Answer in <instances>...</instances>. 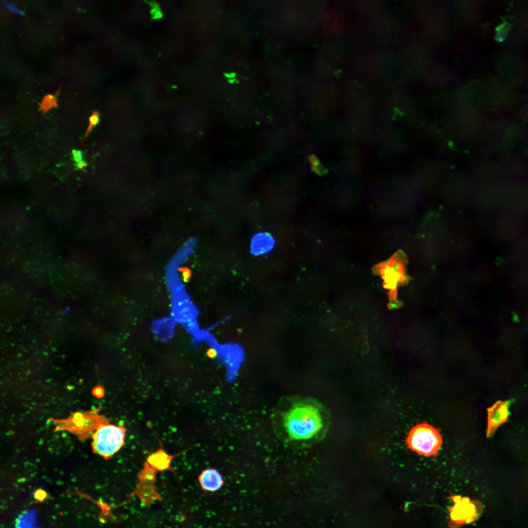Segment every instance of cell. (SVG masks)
I'll return each mask as SVG.
<instances>
[{
  "instance_id": "2",
  "label": "cell",
  "mask_w": 528,
  "mask_h": 528,
  "mask_svg": "<svg viewBox=\"0 0 528 528\" xmlns=\"http://www.w3.org/2000/svg\"><path fill=\"white\" fill-rule=\"evenodd\" d=\"M406 442L409 448L418 454L430 457L436 456L442 440L437 429L424 422L411 428Z\"/></svg>"
},
{
  "instance_id": "16",
  "label": "cell",
  "mask_w": 528,
  "mask_h": 528,
  "mask_svg": "<svg viewBox=\"0 0 528 528\" xmlns=\"http://www.w3.org/2000/svg\"><path fill=\"white\" fill-rule=\"evenodd\" d=\"M207 355L209 357L214 358L217 355V352L214 349H211L207 352Z\"/></svg>"
},
{
  "instance_id": "1",
  "label": "cell",
  "mask_w": 528,
  "mask_h": 528,
  "mask_svg": "<svg viewBox=\"0 0 528 528\" xmlns=\"http://www.w3.org/2000/svg\"><path fill=\"white\" fill-rule=\"evenodd\" d=\"M284 424L289 437L296 440L313 437L323 426L319 411L310 404H299L292 407L285 415Z\"/></svg>"
},
{
  "instance_id": "3",
  "label": "cell",
  "mask_w": 528,
  "mask_h": 528,
  "mask_svg": "<svg viewBox=\"0 0 528 528\" xmlns=\"http://www.w3.org/2000/svg\"><path fill=\"white\" fill-rule=\"evenodd\" d=\"M125 433L126 429L122 426H100L92 436L94 452L105 459L111 457L124 445Z\"/></svg>"
},
{
  "instance_id": "8",
  "label": "cell",
  "mask_w": 528,
  "mask_h": 528,
  "mask_svg": "<svg viewBox=\"0 0 528 528\" xmlns=\"http://www.w3.org/2000/svg\"><path fill=\"white\" fill-rule=\"evenodd\" d=\"M172 456L166 453L162 449L150 455L147 462L150 465L156 470L162 471L169 468Z\"/></svg>"
},
{
  "instance_id": "5",
  "label": "cell",
  "mask_w": 528,
  "mask_h": 528,
  "mask_svg": "<svg viewBox=\"0 0 528 528\" xmlns=\"http://www.w3.org/2000/svg\"><path fill=\"white\" fill-rule=\"evenodd\" d=\"M487 428L486 435L489 437L497 428L505 422L508 416V402L499 401L487 410Z\"/></svg>"
},
{
  "instance_id": "10",
  "label": "cell",
  "mask_w": 528,
  "mask_h": 528,
  "mask_svg": "<svg viewBox=\"0 0 528 528\" xmlns=\"http://www.w3.org/2000/svg\"><path fill=\"white\" fill-rule=\"evenodd\" d=\"M100 114L98 111L92 110V114L89 118V124L84 135L81 140L82 142L88 135L93 128L96 126L99 121Z\"/></svg>"
},
{
  "instance_id": "6",
  "label": "cell",
  "mask_w": 528,
  "mask_h": 528,
  "mask_svg": "<svg viewBox=\"0 0 528 528\" xmlns=\"http://www.w3.org/2000/svg\"><path fill=\"white\" fill-rule=\"evenodd\" d=\"M275 244V239L271 235L265 232L258 233L252 239L250 251L255 255H264L271 251Z\"/></svg>"
},
{
  "instance_id": "12",
  "label": "cell",
  "mask_w": 528,
  "mask_h": 528,
  "mask_svg": "<svg viewBox=\"0 0 528 528\" xmlns=\"http://www.w3.org/2000/svg\"><path fill=\"white\" fill-rule=\"evenodd\" d=\"M3 2L5 3V4L6 6L7 7V8L9 10H10L11 11H12V12H13L14 13H15L16 14H20V15H23L24 14L22 10H21L20 9L18 8V7L10 5L6 1H5V0L3 1Z\"/></svg>"
},
{
  "instance_id": "15",
  "label": "cell",
  "mask_w": 528,
  "mask_h": 528,
  "mask_svg": "<svg viewBox=\"0 0 528 528\" xmlns=\"http://www.w3.org/2000/svg\"><path fill=\"white\" fill-rule=\"evenodd\" d=\"M87 166V163L82 160L76 164V167L79 170H82Z\"/></svg>"
},
{
  "instance_id": "7",
  "label": "cell",
  "mask_w": 528,
  "mask_h": 528,
  "mask_svg": "<svg viewBox=\"0 0 528 528\" xmlns=\"http://www.w3.org/2000/svg\"><path fill=\"white\" fill-rule=\"evenodd\" d=\"M202 488L206 491L214 492L222 485L223 481L220 474L215 469L203 470L198 477Z\"/></svg>"
},
{
  "instance_id": "9",
  "label": "cell",
  "mask_w": 528,
  "mask_h": 528,
  "mask_svg": "<svg viewBox=\"0 0 528 528\" xmlns=\"http://www.w3.org/2000/svg\"><path fill=\"white\" fill-rule=\"evenodd\" d=\"M60 91L59 88L54 94H48L43 99L41 103H38L40 106V110H42L43 114H44L49 110L58 107L57 97Z\"/></svg>"
},
{
  "instance_id": "4",
  "label": "cell",
  "mask_w": 528,
  "mask_h": 528,
  "mask_svg": "<svg viewBox=\"0 0 528 528\" xmlns=\"http://www.w3.org/2000/svg\"><path fill=\"white\" fill-rule=\"evenodd\" d=\"M454 506L450 507L451 521L453 526H459L475 520L479 515L477 505L467 498L453 497Z\"/></svg>"
},
{
  "instance_id": "11",
  "label": "cell",
  "mask_w": 528,
  "mask_h": 528,
  "mask_svg": "<svg viewBox=\"0 0 528 528\" xmlns=\"http://www.w3.org/2000/svg\"><path fill=\"white\" fill-rule=\"evenodd\" d=\"M74 160L77 163L82 160L83 153L79 150L74 149L72 151Z\"/></svg>"
},
{
  "instance_id": "13",
  "label": "cell",
  "mask_w": 528,
  "mask_h": 528,
  "mask_svg": "<svg viewBox=\"0 0 528 528\" xmlns=\"http://www.w3.org/2000/svg\"><path fill=\"white\" fill-rule=\"evenodd\" d=\"M93 394L97 397H101L104 395V390L101 386H97L92 390Z\"/></svg>"
},
{
  "instance_id": "14",
  "label": "cell",
  "mask_w": 528,
  "mask_h": 528,
  "mask_svg": "<svg viewBox=\"0 0 528 528\" xmlns=\"http://www.w3.org/2000/svg\"><path fill=\"white\" fill-rule=\"evenodd\" d=\"M46 493L43 490L39 489L38 490L35 495V497L38 500H44L45 497Z\"/></svg>"
}]
</instances>
